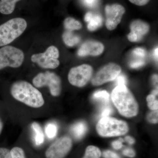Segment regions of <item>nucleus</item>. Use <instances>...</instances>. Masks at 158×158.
I'll return each mask as SVG.
<instances>
[{"instance_id": "nucleus-12", "label": "nucleus", "mask_w": 158, "mask_h": 158, "mask_svg": "<svg viewBox=\"0 0 158 158\" xmlns=\"http://www.w3.org/2000/svg\"><path fill=\"white\" fill-rule=\"evenodd\" d=\"M104 46L102 43L94 40H88L82 44L78 51L79 56H99L103 52Z\"/></svg>"}, {"instance_id": "nucleus-11", "label": "nucleus", "mask_w": 158, "mask_h": 158, "mask_svg": "<svg viewBox=\"0 0 158 158\" xmlns=\"http://www.w3.org/2000/svg\"><path fill=\"white\" fill-rule=\"evenodd\" d=\"M105 11L106 27L109 31H113L121 22L126 9L121 5L115 3L107 5L105 7Z\"/></svg>"}, {"instance_id": "nucleus-32", "label": "nucleus", "mask_w": 158, "mask_h": 158, "mask_svg": "<svg viewBox=\"0 0 158 158\" xmlns=\"http://www.w3.org/2000/svg\"><path fill=\"white\" fill-rule=\"evenodd\" d=\"M123 153L124 156H127L129 157H134L135 156V153L134 150L130 148L124 150Z\"/></svg>"}, {"instance_id": "nucleus-20", "label": "nucleus", "mask_w": 158, "mask_h": 158, "mask_svg": "<svg viewBox=\"0 0 158 158\" xmlns=\"http://www.w3.org/2000/svg\"><path fill=\"white\" fill-rule=\"evenodd\" d=\"M102 153L98 148L90 145L86 148L85 155L83 158H100Z\"/></svg>"}, {"instance_id": "nucleus-14", "label": "nucleus", "mask_w": 158, "mask_h": 158, "mask_svg": "<svg viewBox=\"0 0 158 158\" xmlns=\"http://www.w3.org/2000/svg\"><path fill=\"white\" fill-rule=\"evenodd\" d=\"M85 21L88 23V28L89 31H94L102 24V19L101 15L88 12L85 15Z\"/></svg>"}, {"instance_id": "nucleus-28", "label": "nucleus", "mask_w": 158, "mask_h": 158, "mask_svg": "<svg viewBox=\"0 0 158 158\" xmlns=\"http://www.w3.org/2000/svg\"><path fill=\"white\" fill-rule=\"evenodd\" d=\"M103 156L105 158H120L119 156L116 153L110 150H106L103 153Z\"/></svg>"}, {"instance_id": "nucleus-3", "label": "nucleus", "mask_w": 158, "mask_h": 158, "mask_svg": "<svg viewBox=\"0 0 158 158\" xmlns=\"http://www.w3.org/2000/svg\"><path fill=\"white\" fill-rule=\"evenodd\" d=\"M27 21L15 18L0 24V47L8 45L19 37L27 28Z\"/></svg>"}, {"instance_id": "nucleus-6", "label": "nucleus", "mask_w": 158, "mask_h": 158, "mask_svg": "<svg viewBox=\"0 0 158 158\" xmlns=\"http://www.w3.org/2000/svg\"><path fill=\"white\" fill-rule=\"evenodd\" d=\"M33 84L36 88L48 86L51 95L54 97L60 95L62 91V83L60 77L52 72L40 73L33 80Z\"/></svg>"}, {"instance_id": "nucleus-5", "label": "nucleus", "mask_w": 158, "mask_h": 158, "mask_svg": "<svg viewBox=\"0 0 158 158\" xmlns=\"http://www.w3.org/2000/svg\"><path fill=\"white\" fill-rule=\"evenodd\" d=\"M24 59V54L19 49L9 45L0 47V70L7 67L18 68Z\"/></svg>"}, {"instance_id": "nucleus-1", "label": "nucleus", "mask_w": 158, "mask_h": 158, "mask_svg": "<svg viewBox=\"0 0 158 158\" xmlns=\"http://www.w3.org/2000/svg\"><path fill=\"white\" fill-rule=\"evenodd\" d=\"M10 93L16 100L31 108L41 107L45 103L42 93L26 81H18L13 83L10 88Z\"/></svg>"}, {"instance_id": "nucleus-36", "label": "nucleus", "mask_w": 158, "mask_h": 158, "mask_svg": "<svg viewBox=\"0 0 158 158\" xmlns=\"http://www.w3.org/2000/svg\"><path fill=\"white\" fill-rule=\"evenodd\" d=\"M125 140L130 144H132L135 142V139L132 137H130V136H127V137H126Z\"/></svg>"}, {"instance_id": "nucleus-40", "label": "nucleus", "mask_w": 158, "mask_h": 158, "mask_svg": "<svg viewBox=\"0 0 158 158\" xmlns=\"http://www.w3.org/2000/svg\"><path fill=\"white\" fill-rule=\"evenodd\" d=\"M152 94H154V95H156H156H157L158 90H153V91Z\"/></svg>"}, {"instance_id": "nucleus-8", "label": "nucleus", "mask_w": 158, "mask_h": 158, "mask_svg": "<svg viewBox=\"0 0 158 158\" xmlns=\"http://www.w3.org/2000/svg\"><path fill=\"white\" fill-rule=\"evenodd\" d=\"M93 72L92 66L88 64H82L73 67L69 73V81L71 85L76 87H84L92 77Z\"/></svg>"}, {"instance_id": "nucleus-27", "label": "nucleus", "mask_w": 158, "mask_h": 158, "mask_svg": "<svg viewBox=\"0 0 158 158\" xmlns=\"http://www.w3.org/2000/svg\"><path fill=\"white\" fill-rule=\"evenodd\" d=\"M145 64L144 60L142 59L134 60L130 63V66L132 68H138L141 67Z\"/></svg>"}, {"instance_id": "nucleus-16", "label": "nucleus", "mask_w": 158, "mask_h": 158, "mask_svg": "<svg viewBox=\"0 0 158 158\" xmlns=\"http://www.w3.org/2000/svg\"><path fill=\"white\" fill-rule=\"evenodd\" d=\"M31 128L34 132V140L35 144L40 146L43 144L44 141V135L42 127L37 122L32 123Z\"/></svg>"}, {"instance_id": "nucleus-39", "label": "nucleus", "mask_w": 158, "mask_h": 158, "mask_svg": "<svg viewBox=\"0 0 158 158\" xmlns=\"http://www.w3.org/2000/svg\"><path fill=\"white\" fill-rule=\"evenodd\" d=\"M154 56L156 59H158V48H157L156 49L155 51Z\"/></svg>"}, {"instance_id": "nucleus-23", "label": "nucleus", "mask_w": 158, "mask_h": 158, "mask_svg": "<svg viewBox=\"0 0 158 158\" xmlns=\"http://www.w3.org/2000/svg\"><path fill=\"white\" fill-rule=\"evenodd\" d=\"M10 152L12 158H26L24 151L21 148H13Z\"/></svg>"}, {"instance_id": "nucleus-10", "label": "nucleus", "mask_w": 158, "mask_h": 158, "mask_svg": "<svg viewBox=\"0 0 158 158\" xmlns=\"http://www.w3.org/2000/svg\"><path fill=\"white\" fill-rule=\"evenodd\" d=\"M72 140L68 136H63L51 144L45 152L46 158H64L72 147Z\"/></svg>"}, {"instance_id": "nucleus-21", "label": "nucleus", "mask_w": 158, "mask_h": 158, "mask_svg": "<svg viewBox=\"0 0 158 158\" xmlns=\"http://www.w3.org/2000/svg\"><path fill=\"white\" fill-rule=\"evenodd\" d=\"M46 135L49 139H53L58 133V127L54 123H49L45 127Z\"/></svg>"}, {"instance_id": "nucleus-18", "label": "nucleus", "mask_w": 158, "mask_h": 158, "mask_svg": "<svg viewBox=\"0 0 158 158\" xmlns=\"http://www.w3.org/2000/svg\"><path fill=\"white\" fill-rule=\"evenodd\" d=\"M64 43L69 47H73L81 41V37L74 34L71 31H65L62 36Z\"/></svg>"}, {"instance_id": "nucleus-22", "label": "nucleus", "mask_w": 158, "mask_h": 158, "mask_svg": "<svg viewBox=\"0 0 158 158\" xmlns=\"http://www.w3.org/2000/svg\"><path fill=\"white\" fill-rule=\"evenodd\" d=\"M110 94L106 90H99L94 93L93 98L95 100L107 103L109 102Z\"/></svg>"}, {"instance_id": "nucleus-35", "label": "nucleus", "mask_w": 158, "mask_h": 158, "mask_svg": "<svg viewBox=\"0 0 158 158\" xmlns=\"http://www.w3.org/2000/svg\"><path fill=\"white\" fill-rule=\"evenodd\" d=\"M97 0H84L86 5L88 6H93L96 3Z\"/></svg>"}, {"instance_id": "nucleus-38", "label": "nucleus", "mask_w": 158, "mask_h": 158, "mask_svg": "<svg viewBox=\"0 0 158 158\" xmlns=\"http://www.w3.org/2000/svg\"><path fill=\"white\" fill-rule=\"evenodd\" d=\"M3 128V123L2 120L0 119V135L2 133V131Z\"/></svg>"}, {"instance_id": "nucleus-29", "label": "nucleus", "mask_w": 158, "mask_h": 158, "mask_svg": "<svg viewBox=\"0 0 158 158\" xmlns=\"http://www.w3.org/2000/svg\"><path fill=\"white\" fill-rule=\"evenodd\" d=\"M130 2L136 6H145L149 2L150 0H129Z\"/></svg>"}, {"instance_id": "nucleus-26", "label": "nucleus", "mask_w": 158, "mask_h": 158, "mask_svg": "<svg viewBox=\"0 0 158 158\" xmlns=\"http://www.w3.org/2000/svg\"><path fill=\"white\" fill-rule=\"evenodd\" d=\"M0 158H12L11 152L5 148H0Z\"/></svg>"}, {"instance_id": "nucleus-7", "label": "nucleus", "mask_w": 158, "mask_h": 158, "mask_svg": "<svg viewBox=\"0 0 158 158\" xmlns=\"http://www.w3.org/2000/svg\"><path fill=\"white\" fill-rule=\"evenodd\" d=\"M59 56L58 49L54 46H51L44 52L32 55L31 59L41 68L55 69L60 65L58 59Z\"/></svg>"}, {"instance_id": "nucleus-4", "label": "nucleus", "mask_w": 158, "mask_h": 158, "mask_svg": "<svg viewBox=\"0 0 158 158\" xmlns=\"http://www.w3.org/2000/svg\"><path fill=\"white\" fill-rule=\"evenodd\" d=\"M98 133L103 137H112L123 135L129 131L126 122L113 117H102L96 125Z\"/></svg>"}, {"instance_id": "nucleus-17", "label": "nucleus", "mask_w": 158, "mask_h": 158, "mask_svg": "<svg viewBox=\"0 0 158 158\" xmlns=\"http://www.w3.org/2000/svg\"><path fill=\"white\" fill-rule=\"evenodd\" d=\"M88 130L87 124L83 121L79 122L73 125L71 128V131L74 137L80 139L85 135Z\"/></svg>"}, {"instance_id": "nucleus-2", "label": "nucleus", "mask_w": 158, "mask_h": 158, "mask_svg": "<svg viewBox=\"0 0 158 158\" xmlns=\"http://www.w3.org/2000/svg\"><path fill=\"white\" fill-rule=\"evenodd\" d=\"M111 98L118 112L122 116L130 118L138 114V102L125 85H117L112 91Z\"/></svg>"}, {"instance_id": "nucleus-24", "label": "nucleus", "mask_w": 158, "mask_h": 158, "mask_svg": "<svg viewBox=\"0 0 158 158\" xmlns=\"http://www.w3.org/2000/svg\"><path fill=\"white\" fill-rule=\"evenodd\" d=\"M148 121L151 123H158V110L149 113L147 117Z\"/></svg>"}, {"instance_id": "nucleus-19", "label": "nucleus", "mask_w": 158, "mask_h": 158, "mask_svg": "<svg viewBox=\"0 0 158 158\" xmlns=\"http://www.w3.org/2000/svg\"><path fill=\"white\" fill-rule=\"evenodd\" d=\"M64 26L67 31H73L82 28L81 23L72 17H67L64 22Z\"/></svg>"}, {"instance_id": "nucleus-34", "label": "nucleus", "mask_w": 158, "mask_h": 158, "mask_svg": "<svg viewBox=\"0 0 158 158\" xmlns=\"http://www.w3.org/2000/svg\"><path fill=\"white\" fill-rule=\"evenodd\" d=\"M116 82L117 85H124L126 83V80L125 77L123 75H118L116 77Z\"/></svg>"}, {"instance_id": "nucleus-33", "label": "nucleus", "mask_w": 158, "mask_h": 158, "mask_svg": "<svg viewBox=\"0 0 158 158\" xmlns=\"http://www.w3.org/2000/svg\"><path fill=\"white\" fill-rule=\"evenodd\" d=\"M113 109L110 106L106 107L102 112L101 116L102 117L109 116L111 113H113Z\"/></svg>"}, {"instance_id": "nucleus-9", "label": "nucleus", "mask_w": 158, "mask_h": 158, "mask_svg": "<svg viewBox=\"0 0 158 158\" xmlns=\"http://www.w3.org/2000/svg\"><path fill=\"white\" fill-rule=\"evenodd\" d=\"M121 72L120 66L116 63H110L105 65L98 71L91 80L94 86H98L116 78Z\"/></svg>"}, {"instance_id": "nucleus-30", "label": "nucleus", "mask_w": 158, "mask_h": 158, "mask_svg": "<svg viewBox=\"0 0 158 158\" xmlns=\"http://www.w3.org/2000/svg\"><path fill=\"white\" fill-rule=\"evenodd\" d=\"M123 142V139L122 138H119L118 141H113L112 143V145L113 148L115 149H119L122 148V142Z\"/></svg>"}, {"instance_id": "nucleus-25", "label": "nucleus", "mask_w": 158, "mask_h": 158, "mask_svg": "<svg viewBox=\"0 0 158 158\" xmlns=\"http://www.w3.org/2000/svg\"><path fill=\"white\" fill-rule=\"evenodd\" d=\"M133 54L137 57L144 58L146 55V52L144 48H137L133 51Z\"/></svg>"}, {"instance_id": "nucleus-15", "label": "nucleus", "mask_w": 158, "mask_h": 158, "mask_svg": "<svg viewBox=\"0 0 158 158\" xmlns=\"http://www.w3.org/2000/svg\"><path fill=\"white\" fill-rule=\"evenodd\" d=\"M21 0H0V13L5 15L11 14L17 2Z\"/></svg>"}, {"instance_id": "nucleus-37", "label": "nucleus", "mask_w": 158, "mask_h": 158, "mask_svg": "<svg viewBox=\"0 0 158 158\" xmlns=\"http://www.w3.org/2000/svg\"><path fill=\"white\" fill-rule=\"evenodd\" d=\"M156 99V95L153 94H149L147 96V98H146L148 102L152 101L155 100Z\"/></svg>"}, {"instance_id": "nucleus-13", "label": "nucleus", "mask_w": 158, "mask_h": 158, "mask_svg": "<svg viewBox=\"0 0 158 158\" xmlns=\"http://www.w3.org/2000/svg\"><path fill=\"white\" fill-rule=\"evenodd\" d=\"M130 29L131 32L134 33L137 36L138 41H139L149 32L150 26L144 21L137 19L132 22L130 25Z\"/></svg>"}, {"instance_id": "nucleus-31", "label": "nucleus", "mask_w": 158, "mask_h": 158, "mask_svg": "<svg viewBox=\"0 0 158 158\" xmlns=\"http://www.w3.org/2000/svg\"><path fill=\"white\" fill-rule=\"evenodd\" d=\"M148 106L150 110H157L158 108V100L156 99L155 100L152 101L148 102Z\"/></svg>"}]
</instances>
